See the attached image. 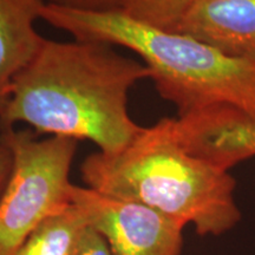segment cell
Returning a JSON list of instances; mask_svg holds the SVG:
<instances>
[{"label":"cell","instance_id":"1","mask_svg":"<svg viewBox=\"0 0 255 255\" xmlns=\"http://www.w3.org/2000/svg\"><path fill=\"white\" fill-rule=\"evenodd\" d=\"M150 78L144 63L101 41L44 39L12 82L0 131L27 124L38 135L90 141L117 152L142 130L129 114V92Z\"/></svg>","mask_w":255,"mask_h":255},{"label":"cell","instance_id":"2","mask_svg":"<svg viewBox=\"0 0 255 255\" xmlns=\"http://www.w3.org/2000/svg\"><path fill=\"white\" fill-rule=\"evenodd\" d=\"M81 175L91 189L150 207L201 237H220L241 220L235 178L188 151L170 117L143 127L120 151L89 155Z\"/></svg>","mask_w":255,"mask_h":255},{"label":"cell","instance_id":"3","mask_svg":"<svg viewBox=\"0 0 255 255\" xmlns=\"http://www.w3.org/2000/svg\"><path fill=\"white\" fill-rule=\"evenodd\" d=\"M41 20L75 39L135 52L178 116L221 105L255 117V62L226 55L188 34L150 26L122 9L82 11L46 2Z\"/></svg>","mask_w":255,"mask_h":255},{"label":"cell","instance_id":"4","mask_svg":"<svg viewBox=\"0 0 255 255\" xmlns=\"http://www.w3.org/2000/svg\"><path fill=\"white\" fill-rule=\"evenodd\" d=\"M38 136L31 129L0 131L13 157L0 197V255H13L44 220L71 203L70 170L78 141Z\"/></svg>","mask_w":255,"mask_h":255},{"label":"cell","instance_id":"5","mask_svg":"<svg viewBox=\"0 0 255 255\" xmlns=\"http://www.w3.org/2000/svg\"><path fill=\"white\" fill-rule=\"evenodd\" d=\"M70 201L82 210L114 255H181L184 226L150 207L72 184Z\"/></svg>","mask_w":255,"mask_h":255},{"label":"cell","instance_id":"6","mask_svg":"<svg viewBox=\"0 0 255 255\" xmlns=\"http://www.w3.org/2000/svg\"><path fill=\"white\" fill-rule=\"evenodd\" d=\"M181 143L223 169L255 156V117L229 107H210L175 117Z\"/></svg>","mask_w":255,"mask_h":255},{"label":"cell","instance_id":"7","mask_svg":"<svg viewBox=\"0 0 255 255\" xmlns=\"http://www.w3.org/2000/svg\"><path fill=\"white\" fill-rule=\"evenodd\" d=\"M177 32L255 62V0H196Z\"/></svg>","mask_w":255,"mask_h":255},{"label":"cell","instance_id":"8","mask_svg":"<svg viewBox=\"0 0 255 255\" xmlns=\"http://www.w3.org/2000/svg\"><path fill=\"white\" fill-rule=\"evenodd\" d=\"M45 5L44 0H0V111L15 76L45 39L36 30Z\"/></svg>","mask_w":255,"mask_h":255},{"label":"cell","instance_id":"9","mask_svg":"<svg viewBox=\"0 0 255 255\" xmlns=\"http://www.w3.org/2000/svg\"><path fill=\"white\" fill-rule=\"evenodd\" d=\"M88 226L82 210L70 203L44 220L13 255H75Z\"/></svg>","mask_w":255,"mask_h":255},{"label":"cell","instance_id":"10","mask_svg":"<svg viewBox=\"0 0 255 255\" xmlns=\"http://www.w3.org/2000/svg\"><path fill=\"white\" fill-rule=\"evenodd\" d=\"M196 0H122V11L136 20L177 32Z\"/></svg>","mask_w":255,"mask_h":255},{"label":"cell","instance_id":"11","mask_svg":"<svg viewBox=\"0 0 255 255\" xmlns=\"http://www.w3.org/2000/svg\"><path fill=\"white\" fill-rule=\"evenodd\" d=\"M75 255H114L107 241L90 225L85 229Z\"/></svg>","mask_w":255,"mask_h":255},{"label":"cell","instance_id":"12","mask_svg":"<svg viewBox=\"0 0 255 255\" xmlns=\"http://www.w3.org/2000/svg\"><path fill=\"white\" fill-rule=\"evenodd\" d=\"M50 4L82 11H117L122 9V0H47Z\"/></svg>","mask_w":255,"mask_h":255},{"label":"cell","instance_id":"13","mask_svg":"<svg viewBox=\"0 0 255 255\" xmlns=\"http://www.w3.org/2000/svg\"><path fill=\"white\" fill-rule=\"evenodd\" d=\"M12 165H13V157H12L11 150L7 145L0 142V197H1L6 184H7L12 171Z\"/></svg>","mask_w":255,"mask_h":255}]
</instances>
